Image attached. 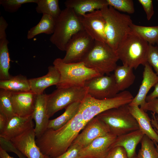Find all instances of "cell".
Instances as JSON below:
<instances>
[{"instance_id":"obj_41","label":"cell","mask_w":158,"mask_h":158,"mask_svg":"<svg viewBox=\"0 0 158 158\" xmlns=\"http://www.w3.org/2000/svg\"><path fill=\"white\" fill-rule=\"evenodd\" d=\"M8 24L2 16L0 17V40L6 38V30Z\"/></svg>"},{"instance_id":"obj_28","label":"cell","mask_w":158,"mask_h":158,"mask_svg":"<svg viewBox=\"0 0 158 158\" xmlns=\"http://www.w3.org/2000/svg\"><path fill=\"white\" fill-rule=\"evenodd\" d=\"M8 43L7 38L0 40V80L8 79L11 76L9 72L10 59Z\"/></svg>"},{"instance_id":"obj_16","label":"cell","mask_w":158,"mask_h":158,"mask_svg":"<svg viewBox=\"0 0 158 158\" xmlns=\"http://www.w3.org/2000/svg\"><path fill=\"white\" fill-rule=\"evenodd\" d=\"M36 95L31 90L12 92L11 99L16 116L25 117L32 115L34 108Z\"/></svg>"},{"instance_id":"obj_24","label":"cell","mask_w":158,"mask_h":158,"mask_svg":"<svg viewBox=\"0 0 158 158\" xmlns=\"http://www.w3.org/2000/svg\"><path fill=\"white\" fill-rule=\"evenodd\" d=\"M133 69L123 65L117 66L114 70V75L115 80L119 91L125 90L133 83L135 76Z\"/></svg>"},{"instance_id":"obj_4","label":"cell","mask_w":158,"mask_h":158,"mask_svg":"<svg viewBox=\"0 0 158 158\" xmlns=\"http://www.w3.org/2000/svg\"><path fill=\"white\" fill-rule=\"evenodd\" d=\"M53 64L60 75L59 82L56 85L57 88L84 87L87 80L102 75L87 67L83 62L66 63L58 58L54 60Z\"/></svg>"},{"instance_id":"obj_27","label":"cell","mask_w":158,"mask_h":158,"mask_svg":"<svg viewBox=\"0 0 158 158\" xmlns=\"http://www.w3.org/2000/svg\"><path fill=\"white\" fill-rule=\"evenodd\" d=\"M55 20L56 19L50 16L42 14V17L38 23L28 30L27 38L31 39L41 33L52 34L54 31Z\"/></svg>"},{"instance_id":"obj_29","label":"cell","mask_w":158,"mask_h":158,"mask_svg":"<svg viewBox=\"0 0 158 158\" xmlns=\"http://www.w3.org/2000/svg\"><path fill=\"white\" fill-rule=\"evenodd\" d=\"M131 29L137 33L149 44L158 45V26H145L133 24Z\"/></svg>"},{"instance_id":"obj_22","label":"cell","mask_w":158,"mask_h":158,"mask_svg":"<svg viewBox=\"0 0 158 158\" xmlns=\"http://www.w3.org/2000/svg\"><path fill=\"white\" fill-rule=\"evenodd\" d=\"M144 135L139 129L117 136L111 148L116 146L122 147L125 150L128 158H133L135 157L136 147Z\"/></svg>"},{"instance_id":"obj_46","label":"cell","mask_w":158,"mask_h":158,"mask_svg":"<svg viewBox=\"0 0 158 158\" xmlns=\"http://www.w3.org/2000/svg\"><path fill=\"white\" fill-rule=\"evenodd\" d=\"M44 158H50L47 156L44 155Z\"/></svg>"},{"instance_id":"obj_34","label":"cell","mask_w":158,"mask_h":158,"mask_svg":"<svg viewBox=\"0 0 158 158\" xmlns=\"http://www.w3.org/2000/svg\"><path fill=\"white\" fill-rule=\"evenodd\" d=\"M38 0H0V4L5 11L14 13L17 11L23 4L28 3L37 4Z\"/></svg>"},{"instance_id":"obj_11","label":"cell","mask_w":158,"mask_h":158,"mask_svg":"<svg viewBox=\"0 0 158 158\" xmlns=\"http://www.w3.org/2000/svg\"><path fill=\"white\" fill-rule=\"evenodd\" d=\"M84 87L87 95L99 99L112 98L119 92L114 74L92 78L86 81Z\"/></svg>"},{"instance_id":"obj_10","label":"cell","mask_w":158,"mask_h":158,"mask_svg":"<svg viewBox=\"0 0 158 158\" xmlns=\"http://www.w3.org/2000/svg\"><path fill=\"white\" fill-rule=\"evenodd\" d=\"M95 41L84 30L76 33L68 43L63 61L66 63L82 62L93 47Z\"/></svg>"},{"instance_id":"obj_13","label":"cell","mask_w":158,"mask_h":158,"mask_svg":"<svg viewBox=\"0 0 158 158\" xmlns=\"http://www.w3.org/2000/svg\"><path fill=\"white\" fill-rule=\"evenodd\" d=\"M109 133L110 130L108 126L96 116L86 123L73 143L77 144L83 147L96 138Z\"/></svg>"},{"instance_id":"obj_1","label":"cell","mask_w":158,"mask_h":158,"mask_svg":"<svg viewBox=\"0 0 158 158\" xmlns=\"http://www.w3.org/2000/svg\"><path fill=\"white\" fill-rule=\"evenodd\" d=\"M86 123L78 111L72 120L59 129H47L36 138V144L44 155L56 157L67 150Z\"/></svg>"},{"instance_id":"obj_23","label":"cell","mask_w":158,"mask_h":158,"mask_svg":"<svg viewBox=\"0 0 158 158\" xmlns=\"http://www.w3.org/2000/svg\"><path fill=\"white\" fill-rule=\"evenodd\" d=\"M66 7L72 8L79 17L109 6L107 0H67Z\"/></svg>"},{"instance_id":"obj_37","label":"cell","mask_w":158,"mask_h":158,"mask_svg":"<svg viewBox=\"0 0 158 158\" xmlns=\"http://www.w3.org/2000/svg\"><path fill=\"white\" fill-rule=\"evenodd\" d=\"M82 148L77 144L73 143L65 152L55 158H80V153Z\"/></svg>"},{"instance_id":"obj_42","label":"cell","mask_w":158,"mask_h":158,"mask_svg":"<svg viewBox=\"0 0 158 158\" xmlns=\"http://www.w3.org/2000/svg\"><path fill=\"white\" fill-rule=\"evenodd\" d=\"M152 118L151 119V123L152 127L158 135V116H155V114L151 113ZM156 148L158 152V145H156Z\"/></svg>"},{"instance_id":"obj_26","label":"cell","mask_w":158,"mask_h":158,"mask_svg":"<svg viewBox=\"0 0 158 158\" xmlns=\"http://www.w3.org/2000/svg\"><path fill=\"white\" fill-rule=\"evenodd\" d=\"M80 103V102H76L68 105L61 115L55 118L49 120L47 129L56 130L68 123L78 113Z\"/></svg>"},{"instance_id":"obj_20","label":"cell","mask_w":158,"mask_h":158,"mask_svg":"<svg viewBox=\"0 0 158 158\" xmlns=\"http://www.w3.org/2000/svg\"><path fill=\"white\" fill-rule=\"evenodd\" d=\"M47 74L42 76L29 79L31 90L36 95L43 93L45 89L53 85H56L60 80V74L54 66L48 67Z\"/></svg>"},{"instance_id":"obj_9","label":"cell","mask_w":158,"mask_h":158,"mask_svg":"<svg viewBox=\"0 0 158 158\" xmlns=\"http://www.w3.org/2000/svg\"><path fill=\"white\" fill-rule=\"evenodd\" d=\"M87 95V90L85 87L57 88L51 94L47 95L49 118L73 103L81 102Z\"/></svg>"},{"instance_id":"obj_45","label":"cell","mask_w":158,"mask_h":158,"mask_svg":"<svg viewBox=\"0 0 158 158\" xmlns=\"http://www.w3.org/2000/svg\"><path fill=\"white\" fill-rule=\"evenodd\" d=\"M0 158H14L10 156L8 153L0 148Z\"/></svg>"},{"instance_id":"obj_48","label":"cell","mask_w":158,"mask_h":158,"mask_svg":"<svg viewBox=\"0 0 158 158\" xmlns=\"http://www.w3.org/2000/svg\"><path fill=\"white\" fill-rule=\"evenodd\" d=\"M157 1H158V0H157Z\"/></svg>"},{"instance_id":"obj_38","label":"cell","mask_w":158,"mask_h":158,"mask_svg":"<svg viewBox=\"0 0 158 158\" xmlns=\"http://www.w3.org/2000/svg\"><path fill=\"white\" fill-rule=\"evenodd\" d=\"M104 158H128L124 149L121 146L111 148Z\"/></svg>"},{"instance_id":"obj_6","label":"cell","mask_w":158,"mask_h":158,"mask_svg":"<svg viewBox=\"0 0 158 158\" xmlns=\"http://www.w3.org/2000/svg\"><path fill=\"white\" fill-rule=\"evenodd\" d=\"M116 50L107 43L95 41L94 45L82 60L85 65L101 75H109L117 66Z\"/></svg>"},{"instance_id":"obj_39","label":"cell","mask_w":158,"mask_h":158,"mask_svg":"<svg viewBox=\"0 0 158 158\" xmlns=\"http://www.w3.org/2000/svg\"><path fill=\"white\" fill-rule=\"evenodd\" d=\"M138 1L142 5L145 12L147 20H150L154 13L152 0H138Z\"/></svg>"},{"instance_id":"obj_35","label":"cell","mask_w":158,"mask_h":158,"mask_svg":"<svg viewBox=\"0 0 158 158\" xmlns=\"http://www.w3.org/2000/svg\"><path fill=\"white\" fill-rule=\"evenodd\" d=\"M147 61L152 67L158 76V47L149 44Z\"/></svg>"},{"instance_id":"obj_3","label":"cell","mask_w":158,"mask_h":158,"mask_svg":"<svg viewBox=\"0 0 158 158\" xmlns=\"http://www.w3.org/2000/svg\"><path fill=\"white\" fill-rule=\"evenodd\" d=\"M105 20L107 43L116 50L133 24L130 17L109 6L100 10Z\"/></svg>"},{"instance_id":"obj_32","label":"cell","mask_w":158,"mask_h":158,"mask_svg":"<svg viewBox=\"0 0 158 158\" xmlns=\"http://www.w3.org/2000/svg\"><path fill=\"white\" fill-rule=\"evenodd\" d=\"M140 142L141 147L137 156L138 158H158V152L152 140L144 135Z\"/></svg>"},{"instance_id":"obj_12","label":"cell","mask_w":158,"mask_h":158,"mask_svg":"<svg viewBox=\"0 0 158 158\" xmlns=\"http://www.w3.org/2000/svg\"><path fill=\"white\" fill-rule=\"evenodd\" d=\"M84 30L95 40L107 43L105 20L100 10L79 17Z\"/></svg>"},{"instance_id":"obj_2","label":"cell","mask_w":158,"mask_h":158,"mask_svg":"<svg viewBox=\"0 0 158 158\" xmlns=\"http://www.w3.org/2000/svg\"><path fill=\"white\" fill-rule=\"evenodd\" d=\"M149 44L132 30L125 36L116 51L118 59L126 65L136 69L147 63Z\"/></svg>"},{"instance_id":"obj_31","label":"cell","mask_w":158,"mask_h":158,"mask_svg":"<svg viewBox=\"0 0 158 158\" xmlns=\"http://www.w3.org/2000/svg\"><path fill=\"white\" fill-rule=\"evenodd\" d=\"M12 92L0 89V115L7 121L16 116L11 102Z\"/></svg>"},{"instance_id":"obj_25","label":"cell","mask_w":158,"mask_h":158,"mask_svg":"<svg viewBox=\"0 0 158 158\" xmlns=\"http://www.w3.org/2000/svg\"><path fill=\"white\" fill-rule=\"evenodd\" d=\"M0 89L12 92L27 91L31 90L29 79L19 75L11 76L8 79L0 80Z\"/></svg>"},{"instance_id":"obj_47","label":"cell","mask_w":158,"mask_h":158,"mask_svg":"<svg viewBox=\"0 0 158 158\" xmlns=\"http://www.w3.org/2000/svg\"><path fill=\"white\" fill-rule=\"evenodd\" d=\"M133 158H138L137 157H134Z\"/></svg>"},{"instance_id":"obj_36","label":"cell","mask_w":158,"mask_h":158,"mask_svg":"<svg viewBox=\"0 0 158 158\" xmlns=\"http://www.w3.org/2000/svg\"><path fill=\"white\" fill-rule=\"evenodd\" d=\"M0 148L7 152L15 153L19 158H26L15 146L11 140L0 137Z\"/></svg>"},{"instance_id":"obj_15","label":"cell","mask_w":158,"mask_h":158,"mask_svg":"<svg viewBox=\"0 0 158 158\" xmlns=\"http://www.w3.org/2000/svg\"><path fill=\"white\" fill-rule=\"evenodd\" d=\"M117 136L110 133L94 140L82 147L80 158H104L111 149Z\"/></svg>"},{"instance_id":"obj_19","label":"cell","mask_w":158,"mask_h":158,"mask_svg":"<svg viewBox=\"0 0 158 158\" xmlns=\"http://www.w3.org/2000/svg\"><path fill=\"white\" fill-rule=\"evenodd\" d=\"M32 115L21 117L15 116L7 121L3 131L0 133V137L10 140L34 127Z\"/></svg>"},{"instance_id":"obj_44","label":"cell","mask_w":158,"mask_h":158,"mask_svg":"<svg viewBox=\"0 0 158 158\" xmlns=\"http://www.w3.org/2000/svg\"><path fill=\"white\" fill-rule=\"evenodd\" d=\"M7 122L6 119L3 116L0 115V133L4 130Z\"/></svg>"},{"instance_id":"obj_5","label":"cell","mask_w":158,"mask_h":158,"mask_svg":"<svg viewBox=\"0 0 158 158\" xmlns=\"http://www.w3.org/2000/svg\"><path fill=\"white\" fill-rule=\"evenodd\" d=\"M83 30L79 16L72 8L66 7L56 19L54 32L49 40L59 50L65 51L72 36Z\"/></svg>"},{"instance_id":"obj_7","label":"cell","mask_w":158,"mask_h":158,"mask_svg":"<svg viewBox=\"0 0 158 158\" xmlns=\"http://www.w3.org/2000/svg\"><path fill=\"white\" fill-rule=\"evenodd\" d=\"M133 97L129 91L125 90L112 98L97 99L88 95L81 102L79 111L86 123L99 114L108 110L129 104Z\"/></svg>"},{"instance_id":"obj_21","label":"cell","mask_w":158,"mask_h":158,"mask_svg":"<svg viewBox=\"0 0 158 158\" xmlns=\"http://www.w3.org/2000/svg\"><path fill=\"white\" fill-rule=\"evenodd\" d=\"M129 110L136 119L139 129L152 140L154 143H158V135L152 128L151 119L146 112L137 105H128Z\"/></svg>"},{"instance_id":"obj_18","label":"cell","mask_w":158,"mask_h":158,"mask_svg":"<svg viewBox=\"0 0 158 158\" xmlns=\"http://www.w3.org/2000/svg\"><path fill=\"white\" fill-rule=\"evenodd\" d=\"M143 79L138 91L131 102L128 105H137L142 108L146 102L147 94L151 88L158 83V76L147 62L144 66Z\"/></svg>"},{"instance_id":"obj_43","label":"cell","mask_w":158,"mask_h":158,"mask_svg":"<svg viewBox=\"0 0 158 158\" xmlns=\"http://www.w3.org/2000/svg\"><path fill=\"white\" fill-rule=\"evenodd\" d=\"M154 88L152 92L147 95L146 101H148L158 97V83L154 86Z\"/></svg>"},{"instance_id":"obj_30","label":"cell","mask_w":158,"mask_h":158,"mask_svg":"<svg viewBox=\"0 0 158 158\" xmlns=\"http://www.w3.org/2000/svg\"><path fill=\"white\" fill-rule=\"evenodd\" d=\"M59 2L58 0H38L36 11L39 13L49 15L56 19L61 11Z\"/></svg>"},{"instance_id":"obj_17","label":"cell","mask_w":158,"mask_h":158,"mask_svg":"<svg viewBox=\"0 0 158 158\" xmlns=\"http://www.w3.org/2000/svg\"><path fill=\"white\" fill-rule=\"evenodd\" d=\"M47 94L36 95L34 108L32 115L35 122L36 137L41 136L47 129L49 120L47 111Z\"/></svg>"},{"instance_id":"obj_40","label":"cell","mask_w":158,"mask_h":158,"mask_svg":"<svg viewBox=\"0 0 158 158\" xmlns=\"http://www.w3.org/2000/svg\"><path fill=\"white\" fill-rule=\"evenodd\" d=\"M141 108L146 112L148 111H150L158 114V97L146 101L144 106Z\"/></svg>"},{"instance_id":"obj_14","label":"cell","mask_w":158,"mask_h":158,"mask_svg":"<svg viewBox=\"0 0 158 158\" xmlns=\"http://www.w3.org/2000/svg\"><path fill=\"white\" fill-rule=\"evenodd\" d=\"M34 128H32L10 140L26 158H44L37 145Z\"/></svg>"},{"instance_id":"obj_33","label":"cell","mask_w":158,"mask_h":158,"mask_svg":"<svg viewBox=\"0 0 158 158\" xmlns=\"http://www.w3.org/2000/svg\"><path fill=\"white\" fill-rule=\"evenodd\" d=\"M109 6L118 11L133 14L135 12L133 1L132 0H107Z\"/></svg>"},{"instance_id":"obj_8","label":"cell","mask_w":158,"mask_h":158,"mask_svg":"<svg viewBox=\"0 0 158 158\" xmlns=\"http://www.w3.org/2000/svg\"><path fill=\"white\" fill-rule=\"evenodd\" d=\"M128 105L108 110L97 116L108 126L110 133L117 137L139 129Z\"/></svg>"}]
</instances>
